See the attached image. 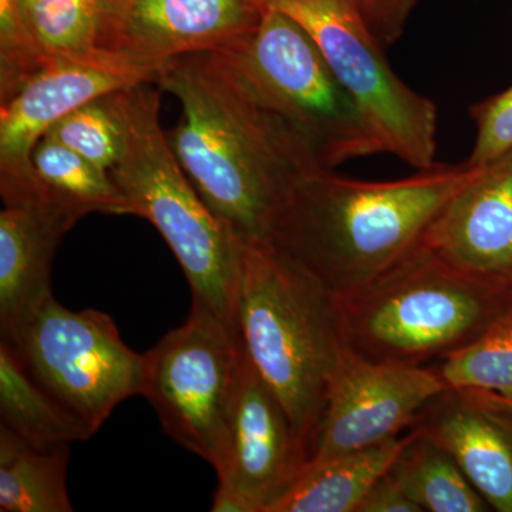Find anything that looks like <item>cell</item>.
Segmentation results:
<instances>
[{"instance_id":"obj_29","label":"cell","mask_w":512,"mask_h":512,"mask_svg":"<svg viewBox=\"0 0 512 512\" xmlns=\"http://www.w3.org/2000/svg\"><path fill=\"white\" fill-rule=\"evenodd\" d=\"M212 512H252L251 507L234 490L218 484L214 500L211 504Z\"/></svg>"},{"instance_id":"obj_6","label":"cell","mask_w":512,"mask_h":512,"mask_svg":"<svg viewBox=\"0 0 512 512\" xmlns=\"http://www.w3.org/2000/svg\"><path fill=\"white\" fill-rule=\"evenodd\" d=\"M259 10L254 28L211 52L308 141L326 170L384 153L365 113L308 33L284 13Z\"/></svg>"},{"instance_id":"obj_18","label":"cell","mask_w":512,"mask_h":512,"mask_svg":"<svg viewBox=\"0 0 512 512\" xmlns=\"http://www.w3.org/2000/svg\"><path fill=\"white\" fill-rule=\"evenodd\" d=\"M0 420V426L40 448L89 440L94 434L39 386L5 340L0 342Z\"/></svg>"},{"instance_id":"obj_3","label":"cell","mask_w":512,"mask_h":512,"mask_svg":"<svg viewBox=\"0 0 512 512\" xmlns=\"http://www.w3.org/2000/svg\"><path fill=\"white\" fill-rule=\"evenodd\" d=\"M237 329L309 460L330 375L346 345L335 298L269 242H244Z\"/></svg>"},{"instance_id":"obj_22","label":"cell","mask_w":512,"mask_h":512,"mask_svg":"<svg viewBox=\"0 0 512 512\" xmlns=\"http://www.w3.org/2000/svg\"><path fill=\"white\" fill-rule=\"evenodd\" d=\"M436 370L448 389L487 393L512 403V302Z\"/></svg>"},{"instance_id":"obj_5","label":"cell","mask_w":512,"mask_h":512,"mask_svg":"<svg viewBox=\"0 0 512 512\" xmlns=\"http://www.w3.org/2000/svg\"><path fill=\"white\" fill-rule=\"evenodd\" d=\"M346 345L360 355L423 366L466 346L512 302L417 245L352 295L335 298Z\"/></svg>"},{"instance_id":"obj_4","label":"cell","mask_w":512,"mask_h":512,"mask_svg":"<svg viewBox=\"0 0 512 512\" xmlns=\"http://www.w3.org/2000/svg\"><path fill=\"white\" fill-rule=\"evenodd\" d=\"M123 151L110 177L127 214L146 218L183 268L192 301L237 328L242 241L210 210L175 156L160 123V94L150 83L113 93Z\"/></svg>"},{"instance_id":"obj_1","label":"cell","mask_w":512,"mask_h":512,"mask_svg":"<svg viewBox=\"0 0 512 512\" xmlns=\"http://www.w3.org/2000/svg\"><path fill=\"white\" fill-rule=\"evenodd\" d=\"M154 83L183 107L168 141L202 200L242 241L268 242L292 191L326 170L308 141L214 52L167 60Z\"/></svg>"},{"instance_id":"obj_10","label":"cell","mask_w":512,"mask_h":512,"mask_svg":"<svg viewBox=\"0 0 512 512\" xmlns=\"http://www.w3.org/2000/svg\"><path fill=\"white\" fill-rule=\"evenodd\" d=\"M447 389L436 369L370 359L345 345L330 375L309 460L400 436Z\"/></svg>"},{"instance_id":"obj_7","label":"cell","mask_w":512,"mask_h":512,"mask_svg":"<svg viewBox=\"0 0 512 512\" xmlns=\"http://www.w3.org/2000/svg\"><path fill=\"white\" fill-rule=\"evenodd\" d=\"M284 13L319 47L382 144L414 170L436 165L437 107L394 73L357 0H252Z\"/></svg>"},{"instance_id":"obj_9","label":"cell","mask_w":512,"mask_h":512,"mask_svg":"<svg viewBox=\"0 0 512 512\" xmlns=\"http://www.w3.org/2000/svg\"><path fill=\"white\" fill-rule=\"evenodd\" d=\"M242 343L238 329L192 301L180 328L143 355L140 396L168 436L217 470Z\"/></svg>"},{"instance_id":"obj_31","label":"cell","mask_w":512,"mask_h":512,"mask_svg":"<svg viewBox=\"0 0 512 512\" xmlns=\"http://www.w3.org/2000/svg\"><path fill=\"white\" fill-rule=\"evenodd\" d=\"M36 0H19L20 6H22L23 12H26L30 8V6L35 3Z\"/></svg>"},{"instance_id":"obj_14","label":"cell","mask_w":512,"mask_h":512,"mask_svg":"<svg viewBox=\"0 0 512 512\" xmlns=\"http://www.w3.org/2000/svg\"><path fill=\"white\" fill-rule=\"evenodd\" d=\"M259 16L252 0H134L101 28L100 47L161 64L218 49L254 28Z\"/></svg>"},{"instance_id":"obj_25","label":"cell","mask_w":512,"mask_h":512,"mask_svg":"<svg viewBox=\"0 0 512 512\" xmlns=\"http://www.w3.org/2000/svg\"><path fill=\"white\" fill-rule=\"evenodd\" d=\"M50 59L19 0H0V103L12 99Z\"/></svg>"},{"instance_id":"obj_12","label":"cell","mask_w":512,"mask_h":512,"mask_svg":"<svg viewBox=\"0 0 512 512\" xmlns=\"http://www.w3.org/2000/svg\"><path fill=\"white\" fill-rule=\"evenodd\" d=\"M308 461L285 407L242 348L229 402L218 484L231 488L252 512H269Z\"/></svg>"},{"instance_id":"obj_11","label":"cell","mask_w":512,"mask_h":512,"mask_svg":"<svg viewBox=\"0 0 512 512\" xmlns=\"http://www.w3.org/2000/svg\"><path fill=\"white\" fill-rule=\"evenodd\" d=\"M161 66L103 47L52 57L0 107V173L30 170L33 150L56 121L100 97L156 82Z\"/></svg>"},{"instance_id":"obj_16","label":"cell","mask_w":512,"mask_h":512,"mask_svg":"<svg viewBox=\"0 0 512 512\" xmlns=\"http://www.w3.org/2000/svg\"><path fill=\"white\" fill-rule=\"evenodd\" d=\"M0 333L8 338L52 293V265L67 232L86 215L47 195L3 202Z\"/></svg>"},{"instance_id":"obj_13","label":"cell","mask_w":512,"mask_h":512,"mask_svg":"<svg viewBox=\"0 0 512 512\" xmlns=\"http://www.w3.org/2000/svg\"><path fill=\"white\" fill-rule=\"evenodd\" d=\"M421 244L457 271L512 292V151L480 167Z\"/></svg>"},{"instance_id":"obj_27","label":"cell","mask_w":512,"mask_h":512,"mask_svg":"<svg viewBox=\"0 0 512 512\" xmlns=\"http://www.w3.org/2000/svg\"><path fill=\"white\" fill-rule=\"evenodd\" d=\"M370 28L384 46L402 37L417 0H357Z\"/></svg>"},{"instance_id":"obj_26","label":"cell","mask_w":512,"mask_h":512,"mask_svg":"<svg viewBox=\"0 0 512 512\" xmlns=\"http://www.w3.org/2000/svg\"><path fill=\"white\" fill-rule=\"evenodd\" d=\"M477 126L476 144L468 163L483 167L512 151V86L470 109Z\"/></svg>"},{"instance_id":"obj_2","label":"cell","mask_w":512,"mask_h":512,"mask_svg":"<svg viewBox=\"0 0 512 512\" xmlns=\"http://www.w3.org/2000/svg\"><path fill=\"white\" fill-rule=\"evenodd\" d=\"M478 170L466 160L393 181L319 171L289 195L268 242L333 298L352 295L420 245L441 208Z\"/></svg>"},{"instance_id":"obj_28","label":"cell","mask_w":512,"mask_h":512,"mask_svg":"<svg viewBox=\"0 0 512 512\" xmlns=\"http://www.w3.org/2000/svg\"><path fill=\"white\" fill-rule=\"evenodd\" d=\"M357 512H421V510L387 471V474H384L363 498Z\"/></svg>"},{"instance_id":"obj_32","label":"cell","mask_w":512,"mask_h":512,"mask_svg":"<svg viewBox=\"0 0 512 512\" xmlns=\"http://www.w3.org/2000/svg\"><path fill=\"white\" fill-rule=\"evenodd\" d=\"M498 400H500V399H498ZM500 402H501V400H500ZM503 403H504V402H503ZM504 404H505V406L510 407V409L512 410V403H504Z\"/></svg>"},{"instance_id":"obj_8","label":"cell","mask_w":512,"mask_h":512,"mask_svg":"<svg viewBox=\"0 0 512 512\" xmlns=\"http://www.w3.org/2000/svg\"><path fill=\"white\" fill-rule=\"evenodd\" d=\"M2 340L39 386L94 433L140 394L143 355L128 348L106 313L70 311L52 295Z\"/></svg>"},{"instance_id":"obj_21","label":"cell","mask_w":512,"mask_h":512,"mask_svg":"<svg viewBox=\"0 0 512 512\" xmlns=\"http://www.w3.org/2000/svg\"><path fill=\"white\" fill-rule=\"evenodd\" d=\"M32 164L36 177L47 190L84 214L127 215L126 202L110 173L72 148L43 137L33 150Z\"/></svg>"},{"instance_id":"obj_20","label":"cell","mask_w":512,"mask_h":512,"mask_svg":"<svg viewBox=\"0 0 512 512\" xmlns=\"http://www.w3.org/2000/svg\"><path fill=\"white\" fill-rule=\"evenodd\" d=\"M389 474L421 512L490 510L446 448L419 427L410 431V439Z\"/></svg>"},{"instance_id":"obj_23","label":"cell","mask_w":512,"mask_h":512,"mask_svg":"<svg viewBox=\"0 0 512 512\" xmlns=\"http://www.w3.org/2000/svg\"><path fill=\"white\" fill-rule=\"evenodd\" d=\"M25 16L52 57L84 56L100 49L99 0H36Z\"/></svg>"},{"instance_id":"obj_24","label":"cell","mask_w":512,"mask_h":512,"mask_svg":"<svg viewBox=\"0 0 512 512\" xmlns=\"http://www.w3.org/2000/svg\"><path fill=\"white\" fill-rule=\"evenodd\" d=\"M43 137L72 148L110 173L123 151V126L113 94L84 104L56 121Z\"/></svg>"},{"instance_id":"obj_30","label":"cell","mask_w":512,"mask_h":512,"mask_svg":"<svg viewBox=\"0 0 512 512\" xmlns=\"http://www.w3.org/2000/svg\"><path fill=\"white\" fill-rule=\"evenodd\" d=\"M133 2L134 0H99L101 13H103V26L119 19Z\"/></svg>"},{"instance_id":"obj_19","label":"cell","mask_w":512,"mask_h":512,"mask_svg":"<svg viewBox=\"0 0 512 512\" xmlns=\"http://www.w3.org/2000/svg\"><path fill=\"white\" fill-rule=\"evenodd\" d=\"M69 444L40 448L0 426V511L70 512Z\"/></svg>"},{"instance_id":"obj_17","label":"cell","mask_w":512,"mask_h":512,"mask_svg":"<svg viewBox=\"0 0 512 512\" xmlns=\"http://www.w3.org/2000/svg\"><path fill=\"white\" fill-rule=\"evenodd\" d=\"M409 439L410 433L340 456L306 461L269 512H357Z\"/></svg>"},{"instance_id":"obj_15","label":"cell","mask_w":512,"mask_h":512,"mask_svg":"<svg viewBox=\"0 0 512 512\" xmlns=\"http://www.w3.org/2000/svg\"><path fill=\"white\" fill-rule=\"evenodd\" d=\"M414 427L446 448L495 511L512 512V410L487 393L451 390Z\"/></svg>"}]
</instances>
